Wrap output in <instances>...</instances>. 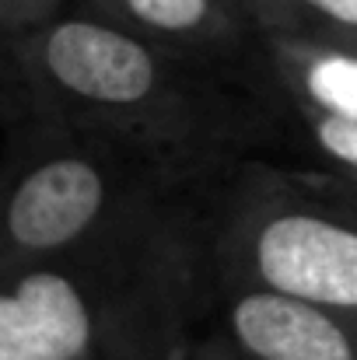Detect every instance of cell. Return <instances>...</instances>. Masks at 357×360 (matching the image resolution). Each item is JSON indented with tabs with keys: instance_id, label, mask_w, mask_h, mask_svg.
<instances>
[{
	"instance_id": "5",
	"label": "cell",
	"mask_w": 357,
	"mask_h": 360,
	"mask_svg": "<svg viewBox=\"0 0 357 360\" xmlns=\"http://www.w3.org/2000/svg\"><path fill=\"white\" fill-rule=\"evenodd\" d=\"M232 333L256 360H357L333 311L270 287L238 297Z\"/></svg>"
},
{
	"instance_id": "4",
	"label": "cell",
	"mask_w": 357,
	"mask_h": 360,
	"mask_svg": "<svg viewBox=\"0 0 357 360\" xmlns=\"http://www.w3.org/2000/svg\"><path fill=\"white\" fill-rule=\"evenodd\" d=\"M106 203V182L84 158H53L28 172L11 196L7 231L14 245L46 252L84 235Z\"/></svg>"
},
{
	"instance_id": "10",
	"label": "cell",
	"mask_w": 357,
	"mask_h": 360,
	"mask_svg": "<svg viewBox=\"0 0 357 360\" xmlns=\"http://www.w3.org/2000/svg\"><path fill=\"white\" fill-rule=\"evenodd\" d=\"M207 360H218V357H207Z\"/></svg>"
},
{
	"instance_id": "1",
	"label": "cell",
	"mask_w": 357,
	"mask_h": 360,
	"mask_svg": "<svg viewBox=\"0 0 357 360\" xmlns=\"http://www.w3.org/2000/svg\"><path fill=\"white\" fill-rule=\"evenodd\" d=\"M256 273L270 290L312 301L326 311H357V228L291 210L256 235Z\"/></svg>"
},
{
	"instance_id": "7",
	"label": "cell",
	"mask_w": 357,
	"mask_h": 360,
	"mask_svg": "<svg viewBox=\"0 0 357 360\" xmlns=\"http://www.w3.org/2000/svg\"><path fill=\"white\" fill-rule=\"evenodd\" d=\"M126 11L158 32H196L211 18V0H123Z\"/></svg>"
},
{
	"instance_id": "6",
	"label": "cell",
	"mask_w": 357,
	"mask_h": 360,
	"mask_svg": "<svg viewBox=\"0 0 357 360\" xmlns=\"http://www.w3.org/2000/svg\"><path fill=\"white\" fill-rule=\"evenodd\" d=\"M301 88L319 112L357 120V53L315 49L301 63Z\"/></svg>"
},
{
	"instance_id": "2",
	"label": "cell",
	"mask_w": 357,
	"mask_h": 360,
	"mask_svg": "<svg viewBox=\"0 0 357 360\" xmlns=\"http://www.w3.org/2000/svg\"><path fill=\"white\" fill-rule=\"evenodd\" d=\"M49 77L77 98L137 105L154 91V56L130 35L95 21H63L42 42Z\"/></svg>"
},
{
	"instance_id": "9",
	"label": "cell",
	"mask_w": 357,
	"mask_h": 360,
	"mask_svg": "<svg viewBox=\"0 0 357 360\" xmlns=\"http://www.w3.org/2000/svg\"><path fill=\"white\" fill-rule=\"evenodd\" d=\"M305 11L326 18L330 25L337 28H347V32H357V0H298Z\"/></svg>"
},
{
	"instance_id": "8",
	"label": "cell",
	"mask_w": 357,
	"mask_h": 360,
	"mask_svg": "<svg viewBox=\"0 0 357 360\" xmlns=\"http://www.w3.org/2000/svg\"><path fill=\"white\" fill-rule=\"evenodd\" d=\"M315 140L322 143V150L330 158H337L340 165L357 172V120L354 116H330L319 112L315 120Z\"/></svg>"
},
{
	"instance_id": "3",
	"label": "cell",
	"mask_w": 357,
	"mask_h": 360,
	"mask_svg": "<svg viewBox=\"0 0 357 360\" xmlns=\"http://www.w3.org/2000/svg\"><path fill=\"white\" fill-rule=\"evenodd\" d=\"M92 311L60 273H28L0 297V360H81Z\"/></svg>"
}]
</instances>
